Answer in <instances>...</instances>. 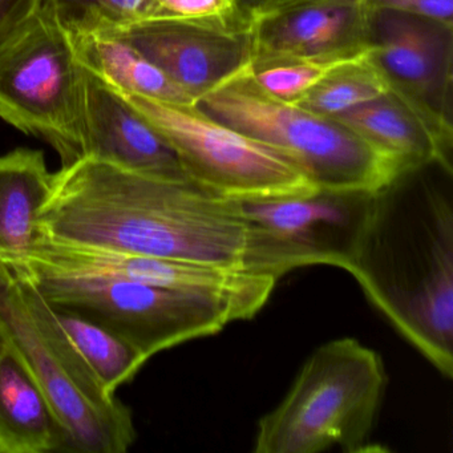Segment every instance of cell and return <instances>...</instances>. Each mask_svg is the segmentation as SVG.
Here are the masks:
<instances>
[{
	"label": "cell",
	"instance_id": "6",
	"mask_svg": "<svg viewBox=\"0 0 453 453\" xmlns=\"http://www.w3.org/2000/svg\"><path fill=\"white\" fill-rule=\"evenodd\" d=\"M7 269L27 278L50 303L94 320L148 360L240 320L221 302L121 278L60 272L28 262Z\"/></svg>",
	"mask_w": 453,
	"mask_h": 453
},
{
	"label": "cell",
	"instance_id": "13",
	"mask_svg": "<svg viewBox=\"0 0 453 453\" xmlns=\"http://www.w3.org/2000/svg\"><path fill=\"white\" fill-rule=\"evenodd\" d=\"M83 119L84 156L144 176L189 181L173 148L153 124L127 96L87 70Z\"/></svg>",
	"mask_w": 453,
	"mask_h": 453
},
{
	"label": "cell",
	"instance_id": "17",
	"mask_svg": "<svg viewBox=\"0 0 453 453\" xmlns=\"http://www.w3.org/2000/svg\"><path fill=\"white\" fill-rule=\"evenodd\" d=\"M52 174L41 150L0 156V265L23 261L36 240L39 209L49 197Z\"/></svg>",
	"mask_w": 453,
	"mask_h": 453
},
{
	"label": "cell",
	"instance_id": "7",
	"mask_svg": "<svg viewBox=\"0 0 453 453\" xmlns=\"http://www.w3.org/2000/svg\"><path fill=\"white\" fill-rule=\"evenodd\" d=\"M84 78L73 38L42 7L0 46V119L70 165L84 157Z\"/></svg>",
	"mask_w": 453,
	"mask_h": 453
},
{
	"label": "cell",
	"instance_id": "15",
	"mask_svg": "<svg viewBox=\"0 0 453 453\" xmlns=\"http://www.w3.org/2000/svg\"><path fill=\"white\" fill-rule=\"evenodd\" d=\"M335 119L404 171L439 166L452 174L453 139L392 89Z\"/></svg>",
	"mask_w": 453,
	"mask_h": 453
},
{
	"label": "cell",
	"instance_id": "22",
	"mask_svg": "<svg viewBox=\"0 0 453 453\" xmlns=\"http://www.w3.org/2000/svg\"><path fill=\"white\" fill-rule=\"evenodd\" d=\"M148 0H44L50 17L71 36L97 35L142 22Z\"/></svg>",
	"mask_w": 453,
	"mask_h": 453
},
{
	"label": "cell",
	"instance_id": "2",
	"mask_svg": "<svg viewBox=\"0 0 453 453\" xmlns=\"http://www.w3.org/2000/svg\"><path fill=\"white\" fill-rule=\"evenodd\" d=\"M421 169L373 196L347 272L445 378L453 375V203Z\"/></svg>",
	"mask_w": 453,
	"mask_h": 453
},
{
	"label": "cell",
	"instance_id": "18",
	"mask_svg": "<svg viewBox=\"0 0 453 453\" xmlns=\"http://www.w3.org/2000/svg\"><path fill=\"white\" fill-rule=\"evenodd\" d=\"M30 286L39 311L108 394L115 395L119 387L131 381L148 362L142 352L107 328L78 312L54 306L33 283Z\"/></svg>",
	"mask_w": 453,
	"mask_h": 453
},
{
	"label": "cell",
	"instance_id": "21",
	"mask_svg": "<svg viewBox=\"0 0 453 453\" xmlns=\"http://www.w3.org/2000/svg\"><path fill=\"white\" fill-rule=\"evenodd\" d=\"M367 52L323 58H253L249 71L266 94L282 102L296 103L334 68Z\"/></svg>",
	"mask_w": 453,
	"mask_h": 453
},
{
	"label": "cell",
	"instance_id": "20",
	"mask_svg": "<svg viewBox=\"0 0 453 453\" xmlns=\"http://www.w3.org/2000/svg\"><path fill=\"white\" fill-rule=\"evenodd\" d=\"M388 89L386 79L371 62L367 52L334 68L294 104L317 115L338 118L347 111L386 94Z\"/></svg>",
	"mask_w": 453,
	"mask_h": 453
},
{
	"label": "cell",
	"instance_id": "5",
	"mask_svg": "<svg viewBox=\"0 0 453 453\" xmlns=\"http://www.w3.org/2000/svg\"><path fill=\"white\" fill-rule=\"evenodd\" d=\"M4 336L59 421L67 452L124 453L136 440L131 411L108 394L47 322L30 282L9 272L0 288Z\"/></svg>",
	"mask_w": 453,
	"mask_h": 453
},
{
	"label": "cell",
	"instance_id": "8",
	"mask_svg": "<svg viewBox=\"0 0 453 453\" xmlns=\"http://www.w3.org/2000/svg\"><path fill=\"white\" fill-rule=\"evenodd\" d=\"M375 192L315 189L237 200L248 227L243 269L280 280L299 267L347 270Z\"/></svg>",
	"mask_w": 453,
	"mask_h": 453
},
{
	"label": "cell",
	"instance_id": "28",
	"mask_svg": "<svg viewBox=\"0 0 453 453\" xmlns=\"http://www.w3.org/2000/svg\"><path fill=\"white\" fill-rule=\"evenodd\" d=\"M0 453H2V449H0Z\"/></svg>",
	"mask_w": 453,
	"mask_h": 453
},
{
	"label": "cell",
	"instance_id": "12",
	"mask_svg": "<svg viewBox=\"0 0 453 453\" xmlns=\"http://www.w3.org/2000/svg\"><path fill=\"white\" fill-rule=\"evenodd\" d=\"M55 262L65 272L121 278L213 299L232 307L240 320L250 319L261 311L278 282L270 275L221 265L83 246H60Z\"/></svg>",
	"mask_w": 453,
	"mask_h": 453
},
{
	"label": "cell",
	"instance_id": "10",
	"mask_svg": "<svg viewBox=\"0 0 453 453\" xmlns=\"http://www.w3.org/2000/svg\"><path fill=\"white\" fill-rule=\"evenodd\" d=\"M367 47L389 89L453 139V25L368 10Z\"/></svg>",
	"mask_w": 453,
	"mask_h": 453
},
{
	"label": "cell",
	"instance_id": "26",
	"mask_svg": "<svg viewBox=\"0 0 453 453\" xmlns=\"http://www.w3.org/2000/svg\"><path fill=\"white\" fill-rule=\"evenodd\" d=\"M299 2H306V0H238V4H240L241 14L246 20L253 15L288 6V4H299Z\"/></svg>",
	"mask_w": 453,
	"mask_h": 453
},
{
	"label": "cell",
	"instance_id": "4",
	"mask_svg": "<svg viewBox=\"0 0 453 453\" xmlns=\"http://www.w3.org/2000/svg\"><path fill=\"white\" fill-rule=\"evenodd\" d=\"M249 65L197 100L196 107L277 150L319 189L376 192L408 172L338 119L266 94L254 81Z\"/></svg>",
	"mask_w": 453,
	"mask_h": 453
},
{
	"label": "cell",
	"instance_id": "1",
	"mask_svg": "<svg viewBox=\"0 0 453 453\" xmlns=\"http://www.w3.org/2000/svg\"><path fill=\"white\" fill-rule=\"evenodd\" d=\"M36 234L63 245L235 269H243L248 242L237 200L89 156L52 174Z\"/></svg>",
	"mask_w": 453,
	"mask_h": 453
},
{
	"label": "cell",
	"instance_id": "16",
	"mask_svg": "<svg viewBox=\"0 0 453 453\" xmlns=\"http://www.w3.org/2000/svg\"><path fill=\"white\" fill-rule=\"evenodd\" d=\"M0 449L67 452L62 426L7 339L0 349Z\"/></svg>",
	"mask_w": 453,
	"mask_h": 453
},
{
	"label": "cell",
	"instance_id": "11",
	"mask_svg": "<svg viewBox=\"0 0 453 453\" xmlns=\"http://www.w3.org/2000/svg\"><path fill=\"white\" fill-rule=\"evenodd\" d=\"M107 34L139 50L195 103L245 70L254 57L248 22L150 19Z\"/></svg>",
	"mask_w": 453,
	"mask_h": 453
},
{
	"label": "cell",
	"instance_id": "9",
	"mask_svg": "<svg viewBox=\"0 0 453 453\" xmlns=\"http://www.w3.org/2000/svg\"><path fill=\"white\" fill-rule=\"evenodd\" d=\"M127 99L173 148L187 179L213 195L245 200L315 189L288 157L209 118L196 105Z\"/></svg>",
	"mask_w": 453,
	"mask_h": 453
},
{
	"label": "cell",
	"instance_id": "14",
	"mask_svg": "<svg viewBox=\"0 0 453 453\" xmlns=\"http://www.w3.org/2000/svg\"><path fill=\"white\" fill-rule=\"evenodd\" d=\"M363 0H306L248 18L253 58H323L368 51Z\"/></svg>",
	"mask_w": 453,
	"mask_h": 453
},
{
	"label": "cell",
	"instance_id": "24",
	"mask_svg": "<svg viewBox=\"0 0 453 453\" xmlns=\"http://www.w3.org/2000/svg\"><path fill=\"white\" fill-rule=\"evenodd\" d=\"M368 10L403 12L453 25V0H363Z\"/></svg>",
	"mask_w": 453,
	"mask_h": 453
},
{
	"label": "cell",
	"instance_id": "3",
	"mask_svg": "<svg viewBox=\"0 0 453 453\" xmlns=\"http://www.w3.org/2000/svg\"><path fill=\"white\" fill-rule=\"evenodd\" d=\"M387 373L375 349L342 338L318 347L282 402L259 420L256 453L368 450Z\"/></svg>",
	"mask_w": 453,
	"mask_h": 453
},
{
	"label": "cell",
	"instance_id": "25",
	"mask_svg": "<svg viewBox=\"0 0 453 453\" xmlns=\"http://www.w3.org/2000/svg\"><path fill=\"white\" fill-rule=\"evenodd\" d=\"M43 4L44 0H0V46L22 28Z\"/></svg>",
	"mask_w": 453,
	"mask_h": 453
},
{
	"label": "cell",
	"instance_id": "23",
	"mask_svg": "<svg viewBox=\"0 0 453 453\" xmlns=\"http://www.w3.org/2000/svg\"><path fill=\"white\" fill-rule=\"evenodd\" d=\"M192 20V22L241 25L238 0H148L144 20Z\"/></svg>",
	"mask_w": 453,
	"mask_h": 453
},
{
	"label": "cell",
	"instance_id": "27",
	"mask_svg": "<svg viewBox=\"0 0 453 453\" xmlns=\"http://www.w3.org/2000/svg\"><path fill=\"white\" fill-rule=\"evenodd\" d=\"M6 338H4V327H2V320H0V349L4 347Z\"/></svg>",
	"mask_w": 453,
	"mask_h": 453
},
{
	"label": "cell",
	"instance_id": "19",
	"mask_svg": "<svg viewBox=\"0 0 453 453\" xmlns=\"http://www.w3.org/2000/svg\"><path fill=\"white\" fill-rule=\"evenodd\" d=\"M73 42L81 65L120 94L173 104H196L128 42L111 34L81 36Z\"/></svg>",
	"mask_w": 453,
	"mask_h": 453
}]
</instances>
